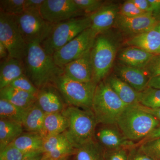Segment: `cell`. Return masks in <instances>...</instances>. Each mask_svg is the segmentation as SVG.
I'll list each match as a JSON object with an SVG mask.
<instances>
[{
    "mask_svg": "<svg viewBox=\"0 0 160 160\" xmlns=\"http://www.w3.org/2000/svg\"><path fill=\"white\" fill-rule=\"evenodd\" d=\"M0 42L9 52V57L23 60L26 56L28 44L18 26L15 16L0 11Z\"/></svg>",
    "mask_w": 160,
    "mask_h": 160,
    "instance_id": "ba28073f",
    "label": "cell"
},
{
    "mask_svg": "<svg viewBox=\"0 0 160 160\" xmlns=\"http://www.w3.org/2000/svg\"><path fill=\"white\" fill-rule=\"evenodd\" d=\"M41 16L52 25L86 15L73 0H45L40 8Z\"/></svg>",
    "mask_w": 160,
    "mask_h": 160,
    "instance_id": "8fae6325",
    "label": "cell"
},
{
    "mask_svg": "<svg viewBox=\"0 0 160 160\" xmlns=\"http://www.w3.org/2000/svg\"><path fill=\"white\" fill-rule=\"evenodd\" d=\"M128 149L125 148L106 149L104 152L105 160H128Z\"/></svg>",
    "mask_w": 160,
    "mask_h": 160,
    "instance_id": "f35d334b",
    "label": "cell"
},
{
    "mask_svg": "<svg viewBox=\"0 0 160 160\" xmlns=\"http://www.w3.org/2000/svg\"><path fill=\"white\" fill-rule=\"evenodd\" d=\"M37 96L9 86L0 89L1 98L23 109H28L34 104Z\"/></svg>",
    "mask_w": 160,
    "mask_h": 160,
    "instance_id": "44dd1931",
    "label": "cell"
},
{
    "mask_svg": "<svg viewBox=\"0 0 160 160\" xmlns=\"http://www.w3.org/2000/svg\"><path fill=\"white\" fill-rule=\"evenodd\" d=\"M9 86L36 95L39 90L25 74L12 82Z\"/></svg>",
    "mask_w": 160,
    "mask_h": 160,
    "instance_id": "836d02e7",
    "label": "cell"
},
{
    "mask_svg": "<svg viewBox=\"0 0 160 160\" xmlns=\"http://www.w3.org/2000/svg\"><path fill=\"white\" fill-rule=\"evenodd\" d=\"M42 152H25L10 144L0 151V160H24Z\"/></svg>",
    "mask_w": 160,
    "mask_h": 160,
    "instance_id": "f546056e",
    "label": "cell"
},
{
    "mask_svg": "<svg viewBox=\"0 0 160 160\" xmlns=\"http://www.w3.org/2000/svg\"><path fill=\"white\" fill-rule=\"evenodd\" d=\"M25 74L23 60L8 57L2 60L0 65V89Z\"/></svg>",
    "mask_w": 160,
    "mask_h": 160,
    "instance_id": "ac0fdd59",
    "label": "cell"
},
{
    "mask_svg": "<svg viewBox=\"0 0 160 160\" xmlns=\"http://www.w3.org/2000/svg\"><path fill=\"white\" fill-rule=\"evenodd\" d=\"M118 77L126 82L136 91L140 92L147 87L150 78L143 69L120 64L116 66Z\"/></svg>",
    "mask_w": 160,
    "mask_h": 160,
    "instance_id": "e0dca14e",
    "label": "cell"
},
{
    "mask_svg": "<svg viewBox=\"0 0 160 160\" xmlns=\"http://www.w3.org/2000/svg\"><path fill=\"white\" fill-rule=\"evenodd\" d=\"M96 135L99 143L106 149H129L136 146L134 142L128 140L123 135L116 125H104Z\"/></svg>",
    "mask_w": 160,
    "mask_h": 160,
    "instance_id": "7c38bea8",
    "label": "cell"
},
{
    "mask_svg": "<svg viewBox=\"0 0 160 160\" xmlns=\"http://www.w3.org/2000/svg\"><path fill=\"white\" fill-rule=\"evenodd\" d=\"M27 109L18 107L6 100L0 99L1 119L13 121L22 124Z\"/></svg>",
    "mask_w": 160,
    "mask_h": 160,
    "instance_id": "83f0119b",
    "label": "cell"
},
{
    "mask_svg": "<svg viewBox=\"0 0 160 160\" xmlns=\"http://www.w3.org/2000/svg\"><path fill=\"white\" fill-rule=\"evenodd\" d=\"M21 123L1 119L0 120V151L16 139L23 131Z\"/></svg>",
    "mask_w": 160,
    "mask_h": 160,
    "instance_id": "cb8c5ba5",
    "label": "cell"
},
{
    "mask_svg": "<svg viewBox=\"0 0 160 160\" xmlns=\"http://www.w3.org/2000/svg\"><path fill=\"white\" fill-rule=\"evenodd\" d=\"M25 0H1L0 11L12 16H18L24 12Z\"/></svg>",
    "mask_w": 160,
    "mask_h": 160,
    "instance_id": "4dcf8cb0",
    "label": "cell"
},
{
    "mask_svg": "<svg viewBox=\"0 0 160 160\" xmlns=\"http://www.w3.org/2000/svg\"><path fill=\"white\" fill-rule=\"evenodd\" d=\"M62 112L69 121V126L64 133L74 149L93 140L98 122L91 109L69 106Z\"/></svg>",
    "mask_w": 160,
    "mask_h": 160,
    "instance_id": "3957f363",
    "label": "cell"
},
{
    "mask_svg": "<svg viewBox=\"0 0 160 160\" xmlns=\"http://www.w3.org/2000/svg\"><path fill=\"white\" fill-rule=\"evenodd\" d=\"M106 81L126 105L129 106L138 104V92L117 76L111 75Z\"/></svg>",
    "mask_w": 160,
    "mask_h": 160,
    "instance_id": "7402d4cb",
    "label": "cell"
},
{
    "mask_svg": "<svg viewBox=\"0 0 160 160\" xmlns=\"http://www.w3.org/2000/svg\"><path fill=\"white\" fill-rule=\"evenodd\" d=\"M9 57V52L6 46L2 42H0V58L1 60Z\"/></svg>",
    "mask_w": 160,
    "mask_h": 160,
    "instance_id": "bcb514c9",
    "label": "cell"
},
{
    "mask_svg": "<svg viewBox=\"0 0 160 160\" xmlns=\"http://www.w3.org/2000/svg\"><path fill=\"white\" fill-rule=\"evenodd\" d=\"M116 125L128 140L134 142L146 139L160 126V122L138 104L127 106Z\"/></svg>",
    "mask_w": 160,
    "mask_h": 160,
    "instance_id": "7a4b0ae2",
    "label": "cell"
},
{
    "mask_svg": "<svg viewBox=\"0 0 160 160\" xmlns=\"http://www.w3.org/2000/svg\"><path fill=\"white\" fill-rule=\"evenodd\" d=\"M147 87L160 89V76L150 78L148 82Z\"/></svg>",
    "mask_w": 160,
    "mask_h": 160,
    "instance_id": "f6af8a7d",
    "label": "cell"
},
{
    "mask_svg": "<svg viewBox=\"0 0 160 160\" xmlns=\"http://www.w3.org/2000/svg\"><path fill=\"white\" fill-rule=\"evenodd\" d=\"M89 16L80 17L53 25L48 36L40 43L43 49L52 56L84 30L91 27Z\"/></svg>",
    "mask_w": 160,
    "mask_h": 160,
    "instance_id": "5b68a950",
    "label": "cell"
},
{
    "mask_svg": "<svg viewBox=\"0 0 160 160\" xmlns=\"http://www.w3.org/2000/svg\"><path fill=\"white\" fill-rule=\"evenodd\" d=\"M138 104L147 108H160V89L147 87L138 92Z\"/></svg>",
    "mask_w": 160,
    "mask_h": 160,
    "instance_id": "f1b7e54d",
    "label": "cell"
},
{
    "mask_svg": "<svg viewBox=\"0 0 160 160\" xmlns=\"http://www.w3.org/2000/svg\"><path fill=\"white\" fill-rule=\"evenodd\" d=\"M52 85L70 106L92 109L97 85L95 82H77L67 77L63 72L55 79Z\"/></svg>",
    "mask_w": 160,
    "mask_h": 160,
    "instance_id": "8992f818",
    "label": "cell"
},
{
    "mask_svg": "<svg viewBox=\"0 0 160 160\" xmlns=\"http://www.w3.org/2000/svg\"><path fill=\"white\" fill-rule=\"evenodd\" d=\"M69 142L65 133L54 135L43 139V153H48L66 143Z\"/></svg>",
    "mask_w": 160,
    "mask_h": 160,
    "instance_id": "1f68e13d",
    "label": "cell"
},
{
    "mask_svg": "<svg viewBox=\"0 0 160 160\" xmlns=\"http://www.w3.org/2000/svg\"><path fill=\"white\" fill-rule=\"evenodd\" d=\"M58 91L52 84L39 90L36 103L46 114L62 112L65 109L62 100Z\"/></svg>",
    "mask_w": 160,
    "mask_h": 160,
    "instance_id": "2e32d148",
    "label": "cell"
},
{
    "mask_svg": "<svg viewBox=\"0 0 160 160\" xmlns=\"http://www.w3.org/2000/svg\"><path fill=\"white\" fill-rule=\"evenodd\" d=\"M43 139L39 133L28 132L21 134L11 144L25 152H43Z\"/></svg>",
    "mask_w": 160,
    "mask_h": 160,
    "instance_id": "484cf974",
    "label": "cell"
},
{
    "mask_svg": "<svg viewBox=\"0 0 160 160\" xmlns=\"http://www.w3.org/2000/svg\"><path fill=\"white\" fill-rule=\"evenodd\" d=\"M97 35L90 27L84 30L52 55L55 63L63 69L68 63L81 57L90 50Z\"/></svg>",
    "mask_w": 160,
    "mask_h": 160,
    "instance_id": "9c48e42d",
    "label": "cell"
},
{
    "mask_svg": "<svg viewBox=\"0 0 160 160\" xmlns=\"http://www.w3.org/2000/svg\"><path fill=\"white\" fill-rule=\"evenodd\" d=\"M152 10V15L160 23V0H149Z\"/></svg>",
    "mask_w": 160,
    "mask_h": 160,
    "instance_id": "7bdbcfd3",
    "label": "cell"
},
{
    "mask_svg": "<svg viewBox=\"0 0 160 160\" xmlns=\"http://www.w3.org/2000/svg\"><path fill=\"white\" fill-rule=\"evenodd\" d=\"M69 121L62 112L46 114L40 135L44 138L64 133L68 129Z\"/></svg>",
    "mask_w": 160,
    "mask_h": 160,
    "instance_id": "603a6c76",
    "label": "cell"
},
{
    "mask_svg": "<svg viewBox=\"0 0 160 160\" xmlns=\"http://www.w3.org/2000/svg\"><path fill=\"white\" fill-rule=\"evenodd\" d=\"M44 1L45 0H25L24 11L40 12V8Z\"/></svg>",
    "mask_w": 160,
    "mask_h": 160,
    "instance_id": "60d3db41",
    "label": "cell"
},
{
    "mask_svg": "<svg viewBox=\"0 0 160 160\" xmlns=\"http://www.w3.org/2000/svg\"></svg>",
    "mask_w": 160,
    "mask_h": 160,
    "instance_id": "816d5d0a",
    "label": "cell"
},
{
    "mask_svg": "<svg viewBox=\"0 0 160 160\" xmlns=\"http://www.w3.org/2000/svg\"><path fill=\"white\" fill-rule=\"evenodd\" d=\"M129 46H135L153 55L160 54V34L155 29L134 36L126 41Z\"/></svg>",
    "mask_w": 160,
    "mask_h": 160,
    "instance_id": "d6986e66",
    "label": "cell"
},
{
    "mask_svg": "<svg viewBox=\"0 0 160 160\" xmlns=\"http://www.w3.org/2000/svg\"><path fill=\"white\" fill-rule=\"evenodd\" d=\"M41 160H52L48 158L45 157H44V156H43V157L42 158V159Z\"/></svg>",
    "mask_w": 160,
    "mask_h": 160,
    "instance_id": "f907efd6",
    "label": "cell"
},
{
    "mask_svg": "<svg viewBox=\"0 0 160 160\" xmlns=\"http://www.w3.org/2000/svg\"><path fill=\"white\" fill-rule=\"evenodd\" d=\"M116 52L117 46L112 40L103 33L98 35L91 50L93 80L96 84L109 73Z\"/></svg>",
    "mask_w": 160,
    "mask_h": 160,
    "instance_id": "52a82bcc",
    "label": "cell"
},
{
    "mask_svg": "<svg viewBox=\"0 0 160 160\" xmlns=\"http://www.w3.org/2000/svg\"><path fill=\"white\" fill-rule=\"evenodd\" d=\"M140 10L146 13L152 14L151 6L149 0H131Z\"/></svg>",
    "mask_w": 160,
    "mask_h": 160,
    "instance_id": "b9f144b4",
    "label": "cell"
},
{
    "mask_svg": "<svg viewBox=\"0 0 160 160\" xmlns=\"http://www.w3.org/2000/svg\"><path fill=\"white\" fill-rule=\"evenodd\" d=\"M91 50L64 66L63 69L64 74L69 78L77 82H93Z\"/></svg>",
    "mask_w": 160,
    "mask_h": 160,
    "instance_id": "9a60e30c",
    "label": "cell"
},
{
    "mask_svg": "<svg viewBox=\"0 0 160 160\" xmlns=\"http://www.w3.org/2000/svg\"><path fill=\"white\" fill-rule=\"evenodd\" d=\"M154 55L141 48L129 46L120 52L118 59L120 64L143 69Z\"/></svg>",
    "mask_w": 160,
    "mask_h": 160,
    "instance_id": "ffe728a7",
    "label": "cell"
},
{
    "mask_svg": "<svg viewBox=\"0 0 160 160\" xmlns=\"http://www.w3.org/2000/svg\"><path fill=\"white\" fill-rule=\"evenodd\" d=\"M103 147L94 140L76 149V160H105Z\"/></svg>",
    "mask_w": 160,
    "mask_h": 160,
    "instance_id": "4316f807",
    "label": "cell"
},
{
    "mask_svg": "<svg viewBox=\"0 0 160 160\" xmlns=\"http://www.w3.org/2000/svg\"><path fill=\"white\" fill-rule=\"evenodd\" d=\"M155 29L160 34V23L158 24V26H156V27Z\"/></svg>",
    "mask_w": 160,
    "mask_h": 160,
    "instance_id": "681fc988",
    "label": "cell"
},
{
    "mask_svg": "<svg viewBox=\"0 0 160 160\" xmlns=\"http://www.w3.org/2000/svg\"><path fill=\"white\" fill-rule=\"evenodd\" d=\"M128 106L120 98L106 80L98 83L92 107L98 124L116 125L120 116Z\"/></svg>",
    "mask_w": 160,
    "mask_h": 160,
    "instance_id": "277c9868",
    "label": "cell"
},
{
    "mask_svg": "<svg viewBox=\"0 0 160 160\" xmlns=\"http://www.w3.org/2000/svg\"><path fill=\"white\" fill-rule=\"evenodd\" d=\"M46 115L37 103H35L27 109L22 123L23 128L28 132L40 134Z\"/></svg>",
    "mask_w": 160,
    "mask_h": 160,
    "instance_id": "d4e9b609",
    "label": "cell"
},
{
    "mask_svg": "<svg viewBox=\"0 0 160 160\" xmlns=\"http://www.w3.org/2000/svg\"><path fill=\"white\" fill-rule=\"evenodd\" d=\"M158 22L151 15L136 18H127L120 14L115 24L124 33L134 36L155 29Z\"/></svg>",
    "mask_w": 160,
    "mask_h": 160,
    "instance_id": "4fadbf2b",
    "label": "cell"
},
{
    "mask_svg": "<svg viewBox=\"0 0 160 160\" xmlns=\"http://www.w3.org/2000/svg\"><path fill=\"white\" fill-rule=\"evenodd\" d=\"M128 160H154L143 152L139 147H134L129 149Z\"/></svg>",
    "mask_w": 160,
    "mask_h": 160,
    "instance_id": "ab89813d",
    "label": "cell"
},
{
    "mask_svg": "<svg viewBox=\"0 0 160 160\" xmlns=\"http://www.w3.org/2000/svg\"><path fill=\"white\" fill-rule=\"evenodd\" d=\"M73 2L87 16L98 11L104 4L101 0H73Z\"/></svg>",
    "mask_w": 160,
    "mask_h": 160,
    "instance_id": "e575fe53",
    "label": "cell"
},
{
    "mask_svg": "<svg viewBox=\"0 0 160 160\" xmlns=\"http://www.w3.org/2000/svg\"><path fill=\"white\" fill-rule=\"evenodd\" d=\"M140 149L154 160H160V138L146 140Z\"/></svg>",
    "mask_w": 160,
    "mask_h": 160,
    "instance_id": "d6a6232c",
    "label": "cell"
},
{
    "mask_svg": "<svg viewBox=\"0 0 160 160\" xmlns=\"http://www.w3.org/2000/svg\"><path fill=\"white\" fill-rule=\"evenodd\" d=\"M118 4H104L98 11L89 15L91 20L90 28L98 35L105 32L115 24L120 13Z\"/></svg>",
    "mask_w": 160,
    "mask_h": 160,
    "instance_id": "5bb4252c",
    "label": "cell"
},
{
    "mask_svg": "<svg viewBox=\"0 0 160 160\" xmlns=\"http://www.w3.org/2000/svg\"><path fill=\"white\" fill-rule=\"evenodd\" d=\"M23 62L25 75L39 90L53 84L55 79L63 72V69L37 42L28 44Z\"/></svg>",
    "mask_w": 160,
    "mask_h": 160,
    "instance_id": "6da1fadb",
    "label": "cell"
},
{
    "mask_svg": "<svg viewBox=\"0 0 160 160\" xmlns=\"http://www.w3.org/2000/svg\"><path fill=\"white\" fill-rule=\"evenodd\" d=\"M138 105L141 109H142L144 111L150 113V114L152 115L160 122V108H156V109H151V108L145 107V106H142V105L139 104Z\"/></svg>",
    "mask_w": 160,
    "mask_h": 160,
    "instance_id": "ee69618b",
    "label": "cell"
},
{
    "mask_svg": "<svg viewBox=\"0 0 160 160\" xmlns=\"http://www.w3.org/2000/svg\"><path fill=\"white\" fill-rule=\"evenodd\" d=\"M74 149L71 144L68 142L50 152L44 153L43 156L52 160H62L66 156L72 153Z\"/></svg>",
    "mask_w": 160,
    "mask_h": 160,
    "instance_id": "8d00e7d4",
    "label": "cell"
},
{
    "mask_svg": "<svg viewBox=\"0 0 160 160\" xmlns=\"http://www.w3.org/2000/svg\"><path fill=\"white\" fill-rule=\"evenodd\" d=\"M15 16L20 31L27 44L42 43L53 26L45 21L38 12L24 11Z\"/></svg>",
    "mask_w": 160,
    "mask_h": 160,
    "instance_id": "30bf717a",
    "label": "cell"
},
{
    "mask_svg": "<svg viewBox=\"0 0 160 160\" xmlns=\"http://www.w3.org/2000/svg\"><path fill=\"white\" fill-rule=\"evenodd\" d=\"M119 14L127 18H136L151 15L146 13L138 8L131 0L124 2L120 7Z\"/></svg>",
    "mask_w": 160,
    "mask_h": 160,
    "instance_id": "d590c367",
    "label": "cell"
},
{
    "mask_svg": "<svg viewBox=\"0 0 160 160\" xmlns=\"http://www.w3.org/2000/svg\"><path fill=\"white\" fill-rule=\"evenodd\" d=\"M43 153H39L38 154L27 158L24 160H41L43 157Z\"/></svg>",
    "mask_w": 160,
    "mask_h": 160,
    "instance_id": "c3c4849f",
    "label": "cell"
},
{
    "mask_svg": "<svg viewBox=\"0 0 160 160\" xmlns=\"http://www.w3.org/2000/svg\"><path fill=\"white\" fill-rule=\"evenodd\" d=\"M160 138V125L154 131L149 135L146 139V140L156 138Z\"/></svg>",
    "mask_w": 160,
    "mask_h": 160,
    "instance_id": "7dc6e473",
    "label": "cell"
},
{
    "mask_svg": "<svg viewBox=\"0 0 160 160\" xmlns=\"http://www.w3.org/2000/svg\"><path fill=\"white\" fill-rule=\"evenodd\" d=\"M143 70L150 78L160 76V54L154 55Z\"/></svg>",
    "mask_w": 160,
    "mask_h": 160,
    "instance_id": "74e56055",
    "label": "cell"
}]
</instances>
